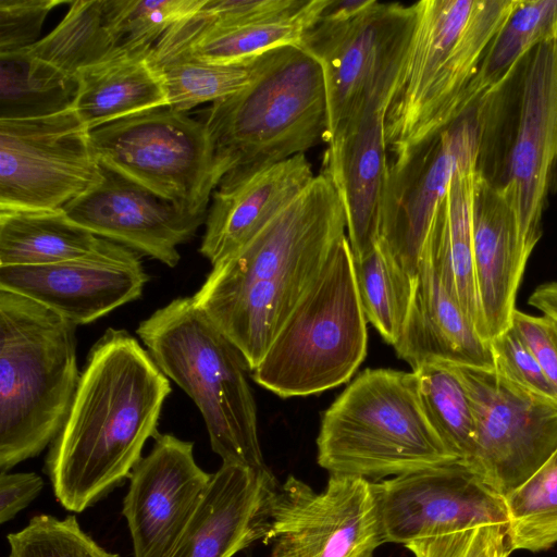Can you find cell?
Returning <instances> with one entry per match:
<instances>
[{
	"mask_svg": "<svg viewBox=\"0 0 557 557\" xmlns=\"http://www.w3.org/2000/svg\"><path fill=\"white\" fill-rule=\"evenodd\" d=\"M170 393L169 379L126 330L101 335L46 458L62 507L82 512L129 478Z\"/></svg>",
	"mask_w": 557,
	"mask_h": 557,
	"instance_id": "1",
	"label": "cell"
},
{
	"mask_svg": "<svg viewBox=\"0 0 557 557\" xmlns=\"http://www.w3.org/2000/svg\"><path fill=\"white\" fill-rule=\"evenodd\" d=\"M327 175L310 185L237 251L212 265L195 304L256 369L346 236Z\"/></svg>",
	"mask_w": 557,
	"mask_h": 557,
	"instance_id": "2",
	"label": "cell"
},
{
	"mask_svg": "<svg viewBox=\"0 0 557 557\" xmlns=\"http://www.w3.org/2000/svg\"><path fill=\"white\" fill-rule=\"evenodd\" d=\"M516 0H421L385 113L389 162L404 160L474 103L469 87Z\"/></svg>",
	"mask_w": 557,
	"mask_h": 557,
	"instance_id": "3",
	"label": "cell"
},
{
	"mask_svg": "<svg viewBox=\"0 0 557 557\" xmlns=\"http://www.w3.org/2000/svg\"><path fill=\"white\" fill-rule=\"evenodd\" d=\"M77 325L0 288V470L38 456L54 441L81 372Z\"/></svg>",
	"mask_w": 557,
	"mask_h": 557,
	"instance_id": "4",
	"label": "cell"
},
{
	"mask_svg": "<svg viewBox=\"0 0 557 557\" xmlns=\"http://www.w3.org/2000/svg\"><path fill=\"white\" fill-rule=\"evenodd\" d=\"M136 334L164 375L193 399L222 461L267 468L248 363L193 296L157 309L139 323Z\"/></svg>",
	"mask_w": 557,
	"mask_h": 557,
	"instance_id": "5",
	"label": "cell"
},
{
	"mask_svg": "<svg viewBox=\"0 0 557 557\" xmlns=\"http://www.w3.org/2000/svg\"><path fill=\"white\" fill-rule=\"evenodd\" d=\"M216 177L272 165L324 141L327 107L320 63L298 46L258 55L251 82L212 102L203 121Z\"/></svg>",
	"mask_w": 557,
	"mask_h": 557,
	"instance_id": "6",
	"label": "cell"
},
{
	"mask_svg": "<svg viewBox=\"0 0 557 557\" xmlns=\"http://www.w3.org/2000/svg\"><path fill=\"white\" fill-rule=\"evenodd\" d=\"M317 461L330 474L382 481L457 460L429 422L413 373L366 369L323 411Z\"/></svg>",
	"mask_w": 557,
	"mask_h": 557,
	"instance_id": "7",
	"label": "cell"
},
{
	"mask_svg": "<svg viewBox=\"0 0 557 557\" xmlns=\"http://www.w3.org/2000/svg\"><path fill=\"white\" fill-rule=\"evenodd\" d=\"M367 349V318L345 236L251 376L282 398L314 395L349 381Z\"/></svg>",
	"mask_w": 557,
	"mask_h": 557,
	"instance_id": "8",
	"label": "cell"
},
{
	"mask_svg": "<svg viewBox=\"0 0 557 557\" xmlns=\"http://www.w3.org/2000/svg\"><path fill=\"white\" fill-rule=\"evenodd\" d=\"M416 22V3L351 11L331 0L300 48L321 65L330 144L361 119L387 110Z\"/></svg>",
	"mask_w": 557,
	"mask_h": 557,
	"instance_id": "9",
	"label": "cell"
},
{
	"mask_svg": "<svg viewBox=\"0 0 557 557\" xmlns=\"http://www.w3.org/2000/svg\"><path fill=\"white\" fill-rule=\"evenodd\" d=\"M494 97L474 103L404 160L389 162L379 238L412 282L453 178L482 164Z\"/></svg>",
	"mask_w": 557,
	"mask_h": 557,
	"instance_id": "10",
	"label": "cell"
},
{
	"mask_svg": "<svg viewBox=\"0 0 557 557\" xmlns=\"http://www.w3.org/2000/svg\"><path fill=\"white\" fill-rule=\"evenodd\" d=\"M101 165L181 209L206 215L219 185L203 122L163 107L90 131Z\"/></svg>",
	"mask_w": 557,
	"mask_h": 557,
	"instance_id": "11",
	"label": "cell"
},
{
	"mask_svg": "<svg viewBox=\"0 0 557 557\" xmlns=\"http://www.w3.org/2000/svg\"><path fill=\"white\" fill-rule=\"evenodd\" d=\"M451 366L474 417L473 448L465 461L506 497L557 450V401L517 386L495 369Z\"/></svg>",
	"mask_w": 557,
	"mask_h": 557,
	"instance_id": "12",
	"label": "cell"
},
{
	"mask_svg": "<svg viewBox=\"0 0 557 557\" xmlns=\"http://www.w3.org/2000/svg\"><path fill=\"white\" fill-rule=\"evenodd\" d=\"M101 180L90 131L73 107L0 120V209L60 210Z\"/></svg>",
	"mask_w": 557,
	"mask_h": 557,
	"instance_id": "13",
	"label": "cell"
},
{
	"mask_svg": "<svg viewBox=\"0 0 557 557\" xmlns=\"http://www.w3.org/2000/svg\"><path fill=\"white\" fill-rule=\"evenodd\" d=\"M263 542L272 557H374L385 543L374 482L330 474L315 492L289 475L271 496Z\"/></svg>",
	"mask_w": 557,
	"mask_h": 557,
	"instance_id": "14",
	"label": "cell"
},
{
	"mask_svg": "<svg viewBox=\"0 0 557 557\" xmlns=\"http://www.w3.org/2000/svg\"><path fill=\"white\" fill-rule=\"evenodd\" d=\"M521 66L513 135L503 175L494 183L515 207L533 250L548 197L557 188V39L531 50Z\"/></svg>",
	"mask_w": 557,
	"mask_h": 557,
	"instance_id": "15",
	"label": "cell"
},
{
	"mask_svg": "<svg viewBox=\"0 0 557 557\" xmlns=\"http://www.w3.org/2000/svg\"><path fill=\"white\" fill-rule=\"evenodd\" d=\"M385 543L413 541L488 522L507 523L505 499L457 459L374 482Z\"/></svg>",
	"mask_w": 557,
	"mask_h": 557,
	"instance_id": "16",
	"label": "cell"
},
{
	"mask_svg": "<svg viewBox=\"0 0 557 557\" xmlns=\"http://www.w3.org/2000/svg\"><path fill=\"white\" fill-rule=\"evenodd\" d=\"M148 278L137 252L110 239L78 259L0 267L1 289L34 299L77 326L140 298Z\"/></svg>",
	"mask_w": 557,
	"mask_h": 557,
	"instance_id": "17",
	"label": "cell"
},
{
	"mask_svg": "<svg viewBox=\"0 0 557 557\" xmlns=\"http://www.w3.org/2000/svg\"><path fill=\"white\" fill-rule=\"evenodd\" d=\"M136 463L123 500L134 557H168L212 478L194 457V443L157 433Z\"/></svg>",
	"mask_w": 557,
	"mask_h": 557,
	"instance_id": "18",
	"label": "cell"
},
{
	"mask_svg": "<svg viewBox=\"0 0 557 557\" xmlns=\"http://www.w3.org/2000/svg\"><path fill=\"white\" fill-rule=\"evenodd\" d=\"M101 170V182L63 208L67 216L99 237L175 268L178 246L207 215L187 212L103 165Z\"/></svg>",
	"mask_w": 557,
	"mask_h": 557,
	"instance_id": "19",
	"label": "cell"
},
{
	"mask_svg": "<svg viewBox=\"0 0 557 557\" xmlns=\"http://www.w3.org/2000/svg\"><path fill=\"white\" fill-rule=\"evenodd\" d=\"M306 154L226 173L212 194L199 248L211 265L224 260L289 206L313 181Z\"/></svg>",
	"mask_w": 557,
	"mask_h": 557,
	"instance_id": "20",
	"label": "cell"
},
{
	"mask_svg": "<svg viewBox=\"0 0 557 557\" xmlns=\"http://www.w3.org/2000/svg\"><path fill=\"white\" fill-rule=\"evenodd\" d=\"M277 483L268 467L222 462L168 557H233L263 541Z\"/></svg>",
	"mask_w": 557,
	"mask_h": 557,
	"instance_id": "21",
	"label": "cell"
},
{
	"mask_svg": "<svg viewBox=\"0 0 557 557\" xmlns=\"http://www.w3.org/2000/svg\"><path fill=\"white\" fill-rule=\"evenodd\" d=\"M472 250L478 295L491 341L511 327L516 296L532 249L515 207L479 170L472 203Z\"/></svg>",
	"mask_w": 557,
	"mask_h": 557,
	"instance_id": "22",
	"label": "cell"
},
{
	"mask_svg": "<svg viewBox=\"0 0 557 557\" xmlns=\"http://www.w3.org/2000/svg\"><path fill=\"white\" fill-rule=\"evenodd\" d=\"M411 369L428 360L494 369L491 343L466 315L429 242L413 282L401 335L394 345Z\"/></svg>",
	"mask_w": 557,
	"mask_h": 557,
	"instance_id": "23",
	"label": "cell"
},
{
	"mask_svg": "<svg viewBox=\"0 0 557 557\" xmlns=\"http://www.w3.org/2000/svg\"><path fill=\"white\" fill-rule=\"evenodd\" d=\"M385 111L361 119L327 144L322 173L336 189L346 216L354 259L366 256L379 237L380 210L389 159Z\"/></svg>",
	"mask_w": 557,
	"mask_h": 557,
	"instance_id": "24",
	"label": "cell"
},
{
	"mask_svg": "<svg viewBox=\"0 0 557 557\" xmlns=\"http://www.w3.org/2000/svg\"><path fill=\"white\" fill-rule=\"evenodd\" d=\"M151 50L121 51L77 74L78 91L73 108L89 131L168 107Z\"/></svg>",
	"mask_w": 557,
	"mask_h": 557,
	"instance_id": "25",
	"label": "cell"
},
{
	"mask_svg": "<svg viewBox=\"0 0 557 557\" xmlns=\"http://www.w3.org/2000/svg\"><path fill=\"white\" fill-rule=\"evenodd\" d=\"M69 4L55 28L26 51L76 77L124 51L121 24L126 0H76Z\"/></svg>",
	"mask_w": 557,
	"mask_h": 557,
	"instance_id": "26",
	"label": "cell"
},
{
	"mask_svg": "<svg viewBox=\"0 0 557 557\" xmlns=\"http://www.w3.org/2000/svg\"><path fill=\"white\" fill-rule=\"evenodd\" d=\"M106 242L71 220L63 209H0V267L78 259L97 252Z\"/></svg>",
	"mask_w": 557,
	"mask_h": 557,
	"instance_id": "27",
	"label": "cell"
},
{
	"mask_svg": "<svg viewBox=\"0 0 557 557\" xmlns=\"http://www.w3.org/2000/svg\"><path fill=\"white\" fill-rule=\"evenodd\" d=\"M481 166L459 172L453 178L431 240L441 265L455 283L458 300L480 336L487 338L478 295L472 250V203Z\"/></svg>",
	"mask_w": 557,
	"mask_h": 557,
	"instance_id": "28",
	"label": "cell"
},
{
	"mask_svg": "<svg viewBox=\"0 0 557 557\" xmlns=\"http://www.w3.org/2000/svg\"><path fill=\"white\" fill-rule=\"evenodd\" d=\"M557 39V0H516L469 87L479 101L500 91L539 45Z\"/></svg>",
	"mask_w": 557,
	"mask_h": 557,
	"instance_id": "29",
	"label": "cell"
},
{
	"mask_svg": "<svg viewBox=\"0 0 557 557\" xmlns=\"http://www.w3.org/2000/svg\"><path fill=\"white\" fill-rule=\"evenodd\" d=\"M329 2L330 0H296L290 8L276 14L210 34L181 53L209 61L232 62L284 46L299 47Z\"/></svg>",
	"mask_w": 557,
	"mask_h": 557,
	"instance_id": "30",
	"label": "cell"
},
{
	"mask_svg": "<svg viewBox=\"0 0 557 557\" xmlns=\"http://www.w3.org/2000/svg\"><path fill=\"white\" fill-rule=\"evenodd\" d=\"M78 81L26 50L0 54V120L33 119L73 107Z\"/></svg>",
	"mask_w": 557,
	"mask_h": 557,
	"instance_id": "31",
	"label": "cell"
},
{
	"mask_svg": "<svg viewBox=\"0 0 557 557\" xmlns=\"http://www.w3.org/2000/svg\"><path fill=\"white\" fill-rule=\"evenodd\" d=\"M424 413L447 449L468 460L473 448L474 417L468 391L451 363L428 360L412 369Z\"/></svg>",
	"mask_w": 557,
	"mask_h": 557,
	"instance_id": "32",
	"label": "cell"
},
{
	"mask_svg": "<svg viewBox=\"0 0 557 557\" xmlns=\"http://www.w3.org/2000/svg\"><path fill=\"white\" fill-rule=\"evenodd\" d=\"M258 55L232 62L209 61L189 53L151 59L161 75L168 107L187 112L245 88L253 77Z\"/></svg>",
	"mask_w": 557,
	"mask_h": 557,
	"instance_id": "33",
	"label": "cell"
},
{
	"mask_svg": "<svg viewBox=\"0 0 557 557\" xmlns=\"http://www.w3.org/2000/svg\"><path fill=\"white\" fill-rule=\"evenodd\" d=\"M354 268L367 321L387 344L394 346L406 322L413 282L397 265L379 237L366 256L354 259Z\"/></svg>",
	"mask_w": 557,
	"mask_h": 557,
	"instance_id": "34",
	"label": "cell"
},
{
	"mask_svg": "<svg viewBox=\"0 0 557 557\" xmlns=\"http://www.w3.org/2000/svg\"><path fill=\"white\" fill-rule=\"evenodd\" d=\"M505 499L511 550L541 552L557 543V450Z\"/></svg>",
	"mask_w": 557,
	"mask_h": 557,
	"instance_id": "35",
	"label": "cell"
},
{
	"mask_svg": "<svg viewBox=\"0 0 557 557\" xmlns=\"http://www.w3.org/2000/svg\"><path fill=\"white\" fill-rule=\"evenodd\" d=\"M8 543L9 557H119L88 535L74 515L34 516L25 528L8 535Z\"/></svg>",
	"mask_w": 557,
	"mask_h": 557,
	"instance_id": "36",
	"label": "cell"
},
{
	"mask_svg": "<svg viewBox=\"0 0 557 557\" xmlns=\"http://www.w3.org/2000/svg\"><path fill=\"white\" fill-rule=\"evenodd\" d=\"M205 0H126L123 15L122 50H151L178 21L197 12Z\"/></svg>",
	"mask_w": 557,
	"mask_h": 557,
	"instance_id": "37",
	"label": "cell"
},
{
	"mask_svg": "<svg viewBox=\"0 0 557 557\" xmlns=\"http://www.w3.org/2000/svg\"><path fill=\"white\" fill-rule=\"evenodd\" d=\"M414 557H508V524L488 522L420 539L405 545Z\"/></svg>",
	"mask_w": 557,
	"mask_h": 557,
	"instance_id": "38",
	"label": "cell"
},
{
	"mask_svg": "<svg viewBox=\"0 0 557 557\" xmlns=\"http://www.w3.org/2000/svg\"><path fill=\"white\" fill-rule=\"evenodd\" d=\"M491 348L498 374L523 389L557 401V392L512 326L494 337Z\"/></svg>",
	"mask_w": 557,
	"mask_h": 557,
	"instance_id": "39",
	"label": "cell"
},
{
	"mask_svg": "<svg viewBox=\"0 0 557 557\" xmlns=\"http://www.w3.org/2000/svg\"><path fill=\"white\" fill-rule=\"evenodd\" d=\"M65 0H0V54L29 49L39 39L44 22Z\"/></svg>",
	"mask_w": 557,
	"mask_h": 557,
	"instance_id": "40",
	"label": "cell"
},
{
	"mask_svg": "<svg viewBox=\"0 0 557 557\" xmlns=\"http://www.w3.org/2000/svg\"><path fill=\"white\" fill-rule=\"evenodd\" d=\"M511 326L557 392V322L544 314L532 315L516 309Z\"/></svg>",
	"mask_w": 557,
	"mask_h": 557,
	"instance_id": "41",
	"label": "cell"
},
{
	"mask_svg": "<svg viewBox=\"0 0 557 557\" xmlns=\"http://www.w3.org/2000/svg\"><path fill=\"white\" fill-rule=\"evenodd\" d=\"M44 480L35 472H1L0 522L5 523L26 508L42 491Z\"/></svg>",
	"mask_w": 557,
	"mask_h": 557,
	"instance_id": "42",
	"label": "cell"
}]
</instances>
